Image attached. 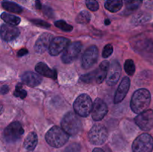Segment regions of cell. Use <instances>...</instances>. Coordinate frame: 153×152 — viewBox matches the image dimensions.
Returning a JSON list of instances; mask_svg holds the SVG:
<instances>
[{"label": "cell", "instance_id": "6da1fadb", "mask_svg": "<svg viewBox=\"0 0 153 152\" xmlns=\"http://www.w3.org/2000/svg\"><path fill=\"white\" fill-rule=\"evenodd\" d=\"M151 95L149 90L146 89H140L135 91L131 97V109L135 113H140L144 112L150 104Z\"/></svg>", "mask_w": 153, "mask_h": 152}, {"label": "cell", "instance_id": "7a4b0ae2", "mask_svg": "<svg viewBox=\"0 0 153 152\" xmlns=\"http://www.w3.org/2000/svg\"><path fill=\"white\" fill-rule=\"evenodd\" d=\"M61 128L70 136H76L82 129V122L76 112H68L61 121Z\"/></svg>", "mask_w": 153, "mask_h": 152}, {"label": "cell", "instance_id": "3957f363", "mask_svg": "<svg viewBox=\"0 0 153 152\" xmlns=\"http://www.w3.org/2000/svg\"><path fill=\"white\" fill-rule=\"evenodd\" d=\"M69 137L70 135L62 128L54 126L48 131L45 138L50 146L54 148H61L67 142Z\"/></svg>", "mask_w": 153, "mask_h": 152}, {"label": "cell", "instance_id": "277c9868", "mask_svg": "<svg viewBox=\"0 0 153 152\" xmlns=\"http://www.w3.org/2000/svg\"><path fill=\"white\" fill-rule=\"evenodd\" d=\"M93 106L91 97L87 94H81L75 101L73 108L79 116L86 117L92 112Z\"/></svg>", "mask_w": 153, "mask_h": 152}, {"label": "cell", "instance_id": "5b68a950", "mask_svg": "<svg viewBox=\"0 0 153 152\" xmlns=\"http://www.w3.org/2000/svg\"><path fill=\"white\" fill-rule=\"evenodd\" d=\"M24 134L22 125L18 122H13L7 125L4 131V138L7 143H14L20 140Z\"/></svg>", "mask_w": 153, "mask_h": 152}, {"label": "cell", "instance_id": "8992f818", "mask_svg": "<svg viewBox=\"0 0 153 152\" xmlns=\"http://www.w3.org/2000/svg\"><path fill=\"white\" fill-rule=\"evenodd\" d=\"M88 138L93 145H100L104 144L108 139L107 128L101 124L94 125L90 130Z\"/></svg>", "mask_w": 153, "mask_h": 152}, {"label": "cell", "instance_id": "52a82bcc", "mask_svg": "<svg viewBox=\"0 0 153 152\" xmlns=\"http://www.w3.org/2000/svg\"><path fill=\"white\" fill-rule=\"evenodd\" d=\"M152 150L153 138L149 134H141L133 142V152H152Z\"/></svg>", "mask_w": 153, "mask_h": 152}, {"label": "cell", "instance_id": "ba28073f", "mask_svg": "<svg viewBox=\"0 0 153 152\" xmlns=\"http://www.w3.org/2000/svg\"><path fill=\"white\" fill-rule=\"evenodd\" d=\"M131 44L137 52L153 53V37H147L145 35H139L131 40Z\"/></svg>", "mask_w": 153, "mask_h": 152}, {"label": "cell", "instance_id": "9c48e42d", "mask_svg": "<svg viewBox=\"0 0 153 152\" xmlns=\"http://www.w3.org/2000/svg\"><path fill=\"white\" fill-rule=\"evenodd\" d=\"M82 49L81 42H74L69 45L61 56V61L64 63L68 64L73 62L79 57Z\"/></svg>", "mask_w": 153, "mask_h": 152}, {"label": "cell", "instance_id": "30bf717a", "mask_svg": "<svg viewBox=\"0 0 153 152\" xmlns=\"http://www.w3.org/2000/svg\"><path fill=\"white\" fill-rule=\"evenodd\" d=\"M135 123L141 130L149 131L153 128V110H147L136 116Z\"/></svg>", "mask_w": 153, "mask_h": 152}, {"label": "cell", "instance_id": "8fae6325", "mask_svg": "<svg viewBox=\"0 0 153 152\" xmlns=\"http://www.w3.org/2000/svg\"><path fill=\"white\" fill-rule=\"evenodd\" d=\"M99 56L98 48L96 46H91L85 50L82 56V67L85 69L91 68L97 63Z\"/></svg>", "mask_w": 153, "mask_h": 152}, {"label": "cell", "instance_id": "7c38bea8", "mask_svg": "<svg viewBox=\"0 0 153 152\" xmlns=\"http://www.w3.org/2000/svg\"><path fill=\"white\" fill-rule=\"evenodd\" d=\"M70 44V40L65 37H57L53 38L49 48V52L52 56H57L66 50Z\"/></svg>", "mask_w": 153, "mask_h": 152}, {"label": "cell", "instance_id": "4fadbf2b", "mask_svg": "<svg viewBox=\"0 0 153 152\" xmlns=\"http://www.w3.org/2000/svg\"><path fill=\"white\" fill-rule=\"evenodd\" d=\"M121 75V66L117 61H113L110 64L108 72L107 75L106 82L109 86H114L119 80Z\"/></svg>", "mask_w": 153, "mask_h": 152}, {"label": "cell", "instance_id": "5bb4252c", "mask_svg": "<svg viewBox=\"0 0 153 152\" xmlns=\"http://www.w3.org/2000/svg\"><path fill=\"white\" fill-rule=\"evenodd\" d=\"M108 113V107L101 98H97L94 103L92 110V118L95 121H100Z\"/></svg>", "mask_w": 153, "mask_h": 152}, {"label": "cell", "instance_id": "9a60e30c", "mask_svg": "<svg viewBox=\"0 0 153 152\" xmlns=\"http://www.w3.org/2000/svg\"><path fill=\"white\" fill-rule=\"evenodd\" d=\"M53 37L49 33H43L39 37L34 45V51L38 54H42L46 52L49 48Z\"/></svg>", "mask_w": 153, "mask_h": 152}, {"label": "cell", "instance_id": "2e32d148", "mask_svg": "<svg viewBox=\"0 0 153 152\" xmlns=\"http://www.w3.org/2000/svg\"><path fill=\"white\" fill-rule=\"evenodd\" d=\"M130 87V79L129 77H125L122 80V81L120 83L119 86H118L117 89L115 93L114 99V102L115 104H118V103L121 102L125 98L126 95H127L128 92V89Z\"/></svg>", "mask_w": 153, "mask_h": 152}, {"label": "cell", "instance_id": "e0dca14e", "mask_svg": "<svg viewBox=\"0 0 153 152\" xmlns=\"http://www.w3.org/2000/svg\"><path fill=\"white\" fill-rule=\"evenodd\" d=\"M19 30L13 25L3 24L1 26V37L4 41H11L19 35Z\"/></svg>", "mask_w": 153, "mask_h": 152}, {"label": "cell", "instance_id": "ac0fdd59", "mask_svg": "<svg viewBox=\"0 0 153 152\" xmlns=\"http://www.w3.org/2000/svg\"><path fill=\"white\" fill-rule=\"evenodd\" d=\"M22 80L25 84L31 87H35L41 83L42 77L32 72H26L22 76Z\"/></svg>", "mask_w": 153, "mask_h": 152}, {"label": "cell", "instance_id": "d6986e66", "mask_svg": "<svg viewBox=\"0 0 153 152\" xmlns=\"http://www.w3.org/2000/svg\"><path fill=\"white\" fill-rule=\"evenodd\" d=\"M35 70L37 72L41 75L45 76V77H50L52 79L57 78V72L56 70L52 69L49 68L46 63L43 62H40L35 66Z\"/></svg>", "mask_w": 153, "mask_h": 152}, {"label": "cell", "instance_id": "ffe728a7", "mask_svg": "<svg viewBox=\"0 0 153 152\" xmlns=\"http://www.w3.org/2000/svg\"><path fill=\"white\" fill-rule=\"evenodd\" d=\"M110 63L108 61H105L100 63V66L98 67L96 72V81L98 83H101L104 81L105 79L107 77L108 72Z\"/></svg>", "mask_w": 153, "mask_h": 152}, {"label": "cell", "instance_id": "44dd1931", "mask_svg": "<svg viewBox=\"0 0 153 152\" xmlns=\"http://www.w3.org/2000/svg\"><path fill=\"white\" fill-rule=\"evenodd\" d=\"M37 142H38V139H37V134L34 132H31L28 134L26 138L25 139L23 146L25 150L31 151L34 150L37 145Z\"/></svg>", "mask_w": 153, "mask_h": 152}, {"label": "cell", "instance_id": "7402d4cb", "mask_svg": "<svg viewBox=\"0 0 153 152\" xmlns=\"http://www.w3.org/2000/svg\"><path fill=\"white\" fill-rule=\"evenodd\" d=\"M105 7L112 13L118 12L123 7L122 0H107L105 4Z\"/></svg>", "mask_w": 153, "mask_h": 152}, {"label": "cell", "instance_id": "603a6c76", "mask_svg": "<svg viewBox=\"0 0 153 152\" xmlns=\"http://www.w3.org/2000/svg\"><path fill=\"white\" fill-rule=\"evenodd\" d=\"M1 6L4 10L12 12V13H20L22 12V8L19 4L10 1H3L1 2Z\"/></svg>", "mask_w": 153, "mask_h": 152}, {"label": "cell", "instance_id": "cb8c5ba5", "mask_svg": "<svg viewBox=\"0 0 153 152\" xmlns=\"http://www.w3.org/2000/svg\"><path fill=\"white\" fill-rule=\"evenodd\" d=\"M1 18L2 20H4L8 25H17L20 22V18L18 16H14V15L10 14L7 13H2L1 15Z\"/></svg>", "mask_w": 153, "mask_h": 152}, {"label": "cell", "instance_id": "d4e9b609", "mask_svg": "<svg viewBox=\"0 0 153 152\" xmlns=\"http://www.w3.org/2000/svg\"><path fill=\"white\" fill-rule=\"evenodd\" d=\"M150 19V16L148 15L147 13H140L139 14L135 15V16L133 17L132 21V24L135 25H141V24L145 23L147 21H149Z\"/></svg>", "mask_w": 153, "mask_h": 152}, {"label": "cell", "instance_id": "484cf974", "mask_svg": "<svg viewBox=\"0 0 153 152\" xmlns=\"http://www.w3.org/2000/svg\"><path fill=\"white\" fill-rule=\"evenodd\" d=\"M126 7L129 11H134L137 10L141 5L143 0H124Z\"/></svg>", "mask_w": 153, "mask_h": 152}, {"label": "cell", "instance_id": "4316f807", "mask_svg": "<svg viewBox=\"0 0 153 152\" xmlns=\"http://www.w3.org/2000/svg\"><path fill=\"white\" fill-rule=\"evenodd\" d=\"M91 16L89 12L87 10H82L76 16V21L79 24H88L91 21Z\"/></svg>", "mask_w": 153, "mask_h": 152}, {"label": "cell", "instance_id": "83f0119b", "mask_svg": "<svg viewBox=\"0 0 153 152\" xmlns=\"http://www.w3.org/2000/svg\"><path fill=\"white\" fill-rule=\"evenodd\" d=\"M124 69L125 71L128 75L132 76L135 72V65H134V61L131 59H128L126 61L125 64H124Z\"/></svg>", "mask_w": 153, "mask_h": 152}, {"label": "cell", "instance_id": "f1b7e54d", "mask_svg": "<svg viewBox=\"0 0 153 152\" xmlns=\"http://www.w3.org/2000/svg\"><path fill=\"white\" fill-rule=\"evenodd\" d=\"M55 25L57 27V28H60V29H61L64 31H67V32L73 31V27L72 26V25L67 24V22L64 20L56 21V22H55Z\"/></svg>", "mask_w": 153, "mask_h": 152}, {"label": "cell", "instance_id": "f546056e", "mask_svg": "<svg viewBox=\"0 0 153 152\" xmlns=\"http://www.w3.org/2000/svg\"><path fill=\"white\" fill-rule=\"evenodd\" d=\"M13 95L16 97H19L21 99H24V98L26 97L27 92L25 89H22V85H21L20 83H18V84L16 85L14 92H13Z\"/></svg>", "mask_w": 153, "mask_h": 152}, {"label": "cell", "instance_id": "4dcf8cb0", "mask_svg": "<svg viewBox=\"0 0 153 152\" xmlns=\"http://www.w3.org/2000/svg\"><path fill=\"white\" fill-rule=\"evenodd\" d=\"M80 79L85 83H91L94 80H96V72L93 71L88 73V74L83 75L81 76Z\"/></svg>", "mask_w": 153, "mask_h": 152}, {"label": "cell", "instance_id": "1f68e13d", "mask_svg": "<svg viewBox=\"0 0 153 152\" xmlns=\"http://www.w3.org/2000/svg\"><path fill=\"white\" fill-rule=\"evenodd\" d=\"M86 5L92 11H97L99 9V3L97 0H86Z\"/></svg>", "mask_w": 153, "mask_h": 152}, {"label": "cell", "instance_id": "d6a6232c", "mask_svg": "<svg viewBox=\"0 0 153 152\" xmlns=\"http://www.w3.org/2000/svg\"><path fill=\"white\" fill-rule=\"evenodd\" d=\"M81 150V146L79 143H72L67 146L63 152H79Z\"/></svg>", "mask_w": 153, "mask_h": 152}, {"label": "cell", "instance_id": "836d02e7", "mask_svg": "<svg viewBox=\"0 0 153 152\" xmlns=\"http://www.w3.org/2000/svg\"><path fill=\"white\" fill-rule=\"evenodd\" d=\"M113 53V46L111 44H107L104 47L102 51V57L104 58H108Z\"/></svg>", "mask_w": 153, "mask_h": 152}, {"label": "cell", "instance_id": "e575fe53", "mask_svg": "<svg viewBox=\"0 0 153 152\" xmlns=\"http://www.w3.org/2000/svg\"><path fill=\"white\" fill-rule=\"evenodd\" d=\"M31 22L33 24L36 25L37 26L39 27H43V28H49L50 27V24L46 22V21L41 20V19H31Z\"/></svg>", "mask_w": 153, "mask_h": 152}, {"label": "cell", "instance_id": "d590c367", "mask_svg": "<svg viewBox=\"0 0 153 152\" xmlns=\"http://www.w3.org/2000/svg\"><path fill=\"white\" fill-rule=\"evenodd\" d=\"M43 13H44L45 16L48 18H52L54 16V13H53V10L51 7H48V6L45 5L43 6Z\"/></svg>", "mask_w": 153, "mask_h": 152}, {"label": "cell", "instance_id": "8d00e7d4", "mask_svg": "<svg viewBox=\"0 0 153 152\" xmlns=\"http://www.w3.org/2000/svg\"><path fill=\"white\" fill-rule=\"evenodd\" d=\"M28 53V52L26 49H22L17 52V56L22 57V56H24V55H27Z\"/></svg>", "mask_w": 153, "mask_h": 152}, {"label": "cell", "instance_id": "74e56055", "mask_svg": "<svg viewBox=\"0 0 153 152\" xmlns=\"http://www.w3.org/2000/svg\"><path fill=\"white\" fill-rule=\"evenodd\" d=\"M9 92V87L7 85H3L1 88V93L2 95H4V94H7V92Z\"/></svg>", "mask_w": 153, "mask_h": 152}, {"label": "cell", "instance_id": "f35d334b", "mask_svg": "<svg viewBox=\"0 0 153 152\" xmlns=\"http://www.w3.org/2000/svg\"><path fill=\"white\" fill-rule=\"evenodd\" d=\"M36 7H37V9H41L42 5H41V4H40V2L39 0H37V1H36Z\"/></svg>", "mask_w": 153, "mask_h": 152}, {"label": "cell", "instance_id": "ab89813d", "mask_svg": "<svg viewBox=\"0 0 153 152\" xmlns=\"http://www.w3.org/2000/svg\"><path fill=\"white\" fill-rule=\"evenodd\" d=\"M93 152H105L102 149L100 148H96L94 149Z\"/></svg>", "mask_w": 153, "mask_h": 152}, {"label": "cell", "instance_id": "60d3db41", "mask_svg": "<svg viewBox=\"0 0 153 152\" xmlns=\"http://www.w3.org/2000/svg\"><path fill=\"white\" fill-rule=\"evenodd\" d=\"M110 24V20L109 19H105V25H109Z\"/></svg>", "mask_w": 153, "mask_h": 152}]
</instances>
